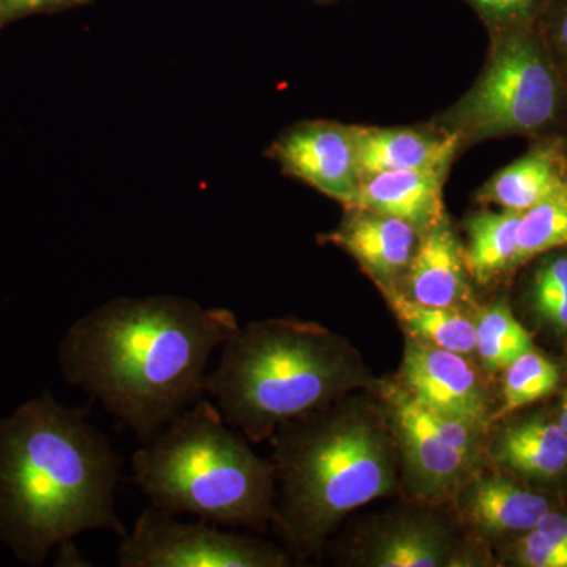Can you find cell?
Here are the masks:
<instances>
[{
  "instance_id": "6da1fadb",
  "label": "cell",
  "mask_w": 567,
  "mask_h": 567,
  "mask_svg": "<svg viewBox=\"0 0 567 567\" xmlns=\"http://www.w3.org/2000/svg\"><path fill=\"white\" fill-rule=\"evenodd\" d=\"M238 327L230 309L173 295L117 298L71 324L59 365L145 445L204 398L212 353Z\"/></svg>"
},
{
  "instance_id": "7a4b0ae2",
  "label": "cell",
  "mask_w": 567,
  "mask_h": 567,
  "mask_svg": "<svg viewBox=\"0 0 567 567\" xmlns=\"http://www.w3.org/2000/svg\"><path fill=\"white\" fill-rule=\"evenodd\" d=\"M87 415L43 393L0 421V539L24 565L82 533H128L115 507L122 458Z\"/></svg>"
},
{
  "instance_id": "3957f363",
  "label": "cell",
  "mask_w": 567,
  "mask_h": 567,
  "mask_svg": "<svg viewBox=\"0 0 567 567\" xmlns=\"http://www.w3.org/2000/svg\"><path fill=\"white\" fill-rule=\"evenodd\" d=\"M275 527L297 558L319 554L358 507L393 494L399 453L382 401L347 394L276 429Z\"/></svg>"
},
{
  "instance_id": "277c9868",
  "label": "cell",
  "mask_w": 567,
  "mask_h": 567,
  "mask_svg": "<svg viewBox=\"0 0 567 567\" xmlns=\"http://www.w3.org/2000/svg\"><path fill=\"white\" fill-rule=\"evenodd\" d=\"M375 383L346 338L312 320L286 317L238 327L204 390L227 424L262 443L286 421Z\"/></svg>"
},
{
  "instance_id": "5b68a950",
  "label": "cell",
  "mask_w": 567,
  "mask_h": 567,
  "mask_svg": "<svg viewBox=\"0 0 567 567\" xmlns=\"http://www.w3.org/2000/svg\"><path fill=\"white\" fill-rule=\"evenodd\" d=\"M152 506L219 527L264 532L274 522L276 468L207 399L183 410L132 458Z\"/></svg>"
},
{
  "instance_id": "8992f818",
  "label": "cell",
  "mask_w": 567,
  "mask_h": 567,
  "mask_svg": "<svg viewBox=\"0 0 567 567\" xmlns=\"http://www.w3.org/2000/svg\"><path fill=\"white\" fill-rule=\"evenodd\" d=\"M494 33L483 73L440 118L462 144L535 134L554 123L563 106L561 76L533 28Z\"/></svg>"
},
{
  "instance_id": "52a82bcc",
  "label": "cell",
  "mask_w": 567,
  "mask_h": 567,
  "mask_svg": "<svg viewBox=\"0 0 567 567\" xmlns=\"http://www.w3.org/2000/svg\"><path fill=\"white\" fill-rule=\"evenodd\" d=\"M121 567H284L286 551L240 533L224 532L200 518L182 522L152 506L142 511L132 532L122 537Z\"/></svg>"
},
{
  "instance_id": "ba28073f",
  "label": "cell",
  "mask_w": 567,
  "mask_h": 567,
  "mask_svg": "<svg viewBox=\"0 0 567 567\" xmlns=\"http://www.w3.org/2000/svg\"><path fill=\"white\" fill-rule=\"evenodd\" d=\"M375 388L393 429L406 486L425 503L454 499L465 481L475 475L480 462L440 439L423 406L399 380H380Z\"/></svg>"
},
{
  "instance_id": "9c48e42d",
  "label": "cell",
  "mask_w": 567,
  "mask_h": 567,
  "mask_svg": "<svg viewBox=\"0 0 567 567\" xmlns=\"http://www.w3.org/2000/svg\"><path fill=\"white\" fill-rule=\"evenodd\" d=\"M399 382L429 412L458 417L486 432L492 424L486 386L466 354L406 338Z\"/></svg>"
},
{
  "instance_id": "30bf717a",
  "label": "cell",
  "mask_w": 567,
  "mask_h": 567,
  "mask_svg": "<svg viewBox=\"0 0 567 567\" xmlns=\"http://www.w3.org/2000/svg\"><path fill=\"white\" fill-rule=\"evenodd\" d=\"M275 156L286 173L352 207L360 189L352 126L312 122L284 134Z\"/></svg>"
},
{
  "instance_id": "8fae6325",
  "label": "cell",
  "mask_w": 567,
  "mask_h": 567,
  "mask_svg": "<svg viewBox=\"0 0 567 567\" xmlns=\"http://www.w3.org/2000/svg\"><path fill=\"white\" fill-rule=\"evenodd\" d=\"M358 555L361 565L371 567L464 566V548L453 525L417 507L379 518Z\"/></svg>"
},
{
  "instance_id": "7c38bea8",
  "label": "cell",
  "mask_w": 567,
  "mask_h": 567,
  "mask_svg": "<svg viewBox=\"0 0 567 567\" xmlns=\"http://www.w3.org/2000/svg\"><path fill=\"white\" fill-rule=\"evenodd\" d=\"M347 208L346 218L338 229L324 235V240L349 252L379 289L399 287L415 257L421 234L393 216Z\"/></svg>"
},
{
  "instance_id": "4fadbf2b",
  "label": "cell",
  "mask_w": 567,
  "mask_h": 567,
  "mask_svg": "<svg viewBox=\"0 0 567 567\" xmlns=\"http://www.w3.org/2000/svg\"><path fill=\"white\" fill-rule=\"evenodd\" d=\"M361 178L395 171L450 169L462 145L447 130L352 126Z\"/></svg>"
},
{
  "instance_id": "5bb4252c",
  "label": "cell",
  "mask_w": 567,
  "mask_h": 567,
  "mask_svg": "<svg viewBox=\"0 0 567 567\" xmlns=\"http://www.w3.org/2000/svg\"><path fill=\"white\" fill-rule=\"evenodd\" d=\"M468 276L464 246L445 215L421 235L401 290L417 303L462 311L472 301Z\"/></svg>"
},
{
  "instance_id": "9a60e30c",
  "label": "cell",
  "mask_w": 567,
  "mask_h": 567,
  "mask_svg": "<svg viewBox=\"0 0 567 567\" xmlns=\"http://www.w3.org/2000/svg\"><path fill=\"white\" fill-rule=\"evenodd\" d=\"M454 499L466 524L484 535L527 533L551 509L546 496L518 487L506 477L477 472Z\"/></svg>"
},
{
  "instance_id": "2e32d148",
  "label": "cell",
  "mask_w": 567,
  "mask_h": 567,
  "mask_svg": "<svg viewBox=\"0 0 567 567\" xmlns=\"http://www.w3.org/2000/svg\"><path fill=\"white\" fill-rule=\"evenodd\" d=\"M446 174L447 169L395 171L361 178L352 207L402 219L423 235L446 215Z\"/></svg>"
},
{
  "instance_id": "e0dca14e",
  "label": "cell",
  "mask_w": 567,
  "mask_h": 567,
  "mask_svg": "<svg viewBox=\"0 0 567 567\" xmlns=\"http://www.w3.org/2000/svg\"><path fill=\"white\" fill-rule=\"evenodd\" d=\"M567 188V152L559 140L540 142L498 171L477 192L481 204L524 213Z\"/></svg>"
},
{
  "instance_id": "ac0fdd59",
  "label": "cell",
  "mask_w": 567,
  "mask_h": 567,
  "mask_svg": "<svg viewBox=\"0 0 567 567\" xmlns=\"http://www.w3.org/2000/svg\"><path fill=\"white\" fill-rule=\"evenodd\" d=\"M494 458L527 477H555L567 468V434L540 417L507 425L496 436Z\"/></svg>"
},
{
  "instance_id": "d6986e66",
  "label": "cell",
  "mask_w": 567,
  "mask_h": 567,
  "mask_svg": "<svg viewBox=\"0 0 567 567\" xmlns=\"http://www.w3.org/2000/svg\"><path fill=\"white\" fill-rule=\"evenodd\" d=\"M520 218L522 213L502 208L499 212H477L466 219V270L481 286H487L516 268Z\"/></svg>"
},
{
  "instance_id": "ffe728a7",
  "label": "cell",
  "mask_w": 567,
  "mask_h": 567,
  "mask_svg": "<svg viewBox=\"0 0 567 567\" xmlns=\"http://www.w3.org/2000/svg\"><path fill=\"white\" fill-rule=\"evenodd\" d=\"M388 305L412 338L461 354L476 352L475 320L458 309L417 303L399 287H382Z\"/></svg>"
},
{
  "instance_id": "44dd1931",
  "label": "cell",
  "mask_w": 567,
  "mask_h": 567,
  "mask_svg": "<svg viewBox=\"0 0 567 567\" xmlns=\"http://www.w3.org/2000/svg\"><path fill=\"white\" fill-rule=\"evenodd\" d=\"M476 353L487 372L505 371L522 354L535 349L532 334L511 311L506 300L487 306L475 320Z\"/></svg>"
},
{
  "instance_id": "7402d4cb",
  "label": "cell",
  "mask_w": 567,
  "mask_h": 567,
  "mask_svg": "<svg viewBox=\"0 0 567 567\" xmlns=\"http://www.w3.org/2000/svg\"><path fill=\"white\" fill-rule=\"evenodd\" d=\"M567 246V188L522 213L516 268Z\"/></svg>"
},
{
  "instance_id": "603a6c76",
  "label": "cell",
  "mask_w": 567,
  "mask_h": 567,
  "mask_svg": "<svg viewBox=\"0 0 567 567\" xmlns=\"http://www.w3.org/2000/svg\"><path fill=\"white\" fill-rule=\"evenodd\" d=\"M558 382L559 371L554 361L535 349L522 354L505 369L503 404L492 415V423L546 398Z\"/></svg>"
},
{
  "instance_id": "cb8c5ba5",
  "label": "cell",
  "mask_w": 567,
  "mask_h": 567,
  "mask_svg": "<svg viewBox=\"0 0 567 567\" xmlns=\"http://www.w3.org/2000/svg\"><path fill=\"white\" fill-rule=\"evenodd\" d=\"M532 297L540 320L557 331H567V252L548 257L537 267Z\"/></svg>"
},
{
  "instance_id": "d4e9b609",
  "label": "cell",
  "mask_w": 567,
  "mask_h": 567,
  "mask_svg": "<svg viewBox=\"0 0 567 567\" xmlns=\"http://www.w3.org/2000/svg\"><path fill=\"white\" fill-rule=\"evenodd\" d=\"M492 31L533 28L554 0H465Z\"/></svg>"
},
{
  "instance_id": "484cf974",
  "label": "cell",
  "mask_w": 567,
  "mask_h": 567,
  "mask_svg": "<svg viewBox=\"0 0 567 567\" xmlns=\"http://www.w3.org/2000/svg\"><path fill=\"white\" fill-rule=\"evenodd\" d=\"M516 561L527 567H567V550L539 529H529L518 540Z\"/></svg>"
},
{
  "instance_id": "4316f807",
  "label": "cell",
  "mask_w": 567,
  "mask_h": 567,
  "mask_svg": "<svg viewBox=\"0 0 567 567\" xmlns=\"http://www.w3.org/2000/svg\"><path fill=\"white\" fill-rule=\"evenodd\" d=\"M546 14L548 44L567 66V0H554Z\"/></svg>"
},
{
  "instance_id": "83f0119b",
  "label": "cell",
  "mask_w": 567,
  "mask_h": 567,
  "mask_svg": "<svg viewBox=\"0 0 567 567\" xmlns=\"http://www.w3.org/2000/svg\"><path fill=\"white\" fill-rule=\"evenodd\" d=\"M70 0H0V21L13 20L22 14L61 6Z\"/></svg>"
},
{
  "instance_id": "f1b7e54d",
  "label": "cell",
  "mask_w": 567,
  "mask_h": 567,
  "mask_svg": "<svg viewBox=\"0 0 567 567\" xmlns=\"http://www.w3.org/2000/svg\"><path fill=\"white\" fill-rule=\"evenodd\" d=\"M536 529L567 550V514L550 509L546 516L540 518Z\"/></svg>"
},
{
  "instance_id": "f546056e",
  "label": "cell",
  "mask_w": 567,
  "mask_h": 567,
  "mask_svg": "<svg viewBox=\"0 0 567 567\" xmlns=\"http://www.w3.org/2000/svg\"><path fill=\"white\" fill-rule=\"evenodd\" d=\"M558 424H559V427H561L563 431H565L567 434V388H566L565 394H563L561 415H559Z\"/></svg>"
}]
</instances>
